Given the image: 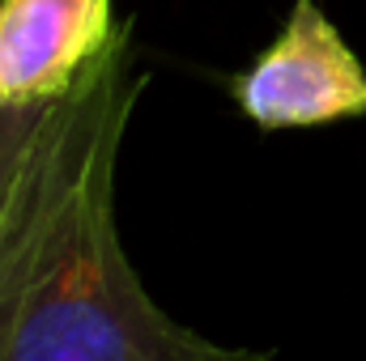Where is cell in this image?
Returning a JSON list of instances; mask_svg holds the SVG:
<instances>
[{
    "label": "cell",
    "mask_w": 366,
    "mask_h": 361,
    "mask_svg": "<svg viewBox=\"0 0 366 361\" xmlns=\"http://www.w3.org/2000/svg\"><path fill=\"white\" fill-rule=\"evenodd\" d=\"M141 90L119 21L51 102L0 208V361H277L183 327L128 260L115 175Z\"/></svg>",
    "instance_id": "6da1fadb"
},
{
    "label": "cell",
    "mask_w": 366,
    "mask_h": 361,
    "mask_svg": "<svg viewBox=\"0 0 366 361\" xmlns=\"http://www.w3.org/2000/svg\"><path fill=\"white\" fill-rule=\"evenodd\" d=\"M230 93L239 111L264 128H324L366 115V68L320 0H290V17Z\"/></svg>",
    "instance_id": "7a4b0ae2"
},
{
    "label": "cell",
    "mask_w": 366,
    "mask_h": 361,
    "mask_svg": "<svg viewBox=\"0 0 366 361\" xmlns=\"http://www.w3.org/2000/svg\"><path fill=\"white\" fill-rule=\"evenodd\" d=\"M115 30V0H0V102L64 98Z\"/></svg>",
    "instance_id": "3957f363"
},
{
    "label": "cell",
    "mask_w": 366,
    "mask_h": 361,
    "mask_svg": "<svg viewBox=\"0 0 366 361\" xmlns=\"http://www.w3.org/2000/svg\"><path fill=\"white\" fill-rule=\"evenodd\" d=\"M47 111H51V102H21V106L0 102V208H4V195L17 179Z\"/></svg>",
    "instance_id": "277c9868"
}]
</instances>
